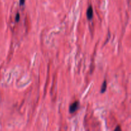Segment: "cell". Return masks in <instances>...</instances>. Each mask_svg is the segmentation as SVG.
Returning a JSON list of instances; mask_svg holds the SVG:
<instances>
[{"instance_id":"5","label":"cell","mask_w":131,"mask_h":131,"mask_svg":"<svg viewBox=\"0 0 131 131\" xmlns=\"http://www.w3.org/2000/svg\"><path fill=\"white\" fill-rule=\"evenodd\" d=\"M24 1L25 0H20V3H21V5H23L24 3Z\"/></svg>"},{"instance_id":"2","label":"cell","mask_w":131,"mask_h":131,"mask_svg":"<svg viewBox=\"0 0 131 131\" xmlns=\"http://www.w3.org/2000/svg\"><path fill=\"white\" fill-rule=\"evenodd\" d=\"M87 17L88 19H91L93 17V8L92 7H89V8L87 10Z\"/></svg>"},{"instance_id":"4","label":"cell","mask_w":131,"mask_h":131,"mask_svg":"<svg viewBox=\"0 0 131 131\" xmlns=\"http://www.w3.org/2000/svg\"><path fill=\"white\" fill-rule=\"evenodd\" d=\"M19 18H20V15H19V14H18L17 15V16H16V21H17V22L19 21Z\"/></svg>"},{"instance_id":"3","label":"cell","mask_w":131,"mask_h":131,"mask_svg":"<svg viewBox=\"0 0 131 131\" xmlns=\"http://www.w3.org/2000/svg\"><path fill=\"white\" fill-rule=\"evenodd\" d=\"M107 83L106 81H105L104 83H103V85L102 86V88H101V93H104L105 91L106 90V88H107Z\"/></svg>"},{"instance_id":"1","label":"cell","mask_w":131,"mask_h":131,"mask_svg":"<svg viewBox=\"0 0 131 131\" xmlns=\"http://www.w3.org/2000/svg\"><path fill=\"white\" fill-rule=\"evenodd\" d=\"M78 105H79V102H75L73 103L72 104H71V106H70L69 108L70 113H72L76 111V110L78 108Z\"/></svg>"},{"instance_id":"6","label":"cell","mask_w":131,"mask_h":131,"mask_svg":"<svg viewBox=\"0 0 131 131\" xmlns=\"http://www.w3.org/2000/svg\"><path fill=\"white\" fill-rule=\"evenodd\" d=\"M116 130H120V127H118L117 128H116L115 131H116Z\"/></svg>"}]
</instances>
